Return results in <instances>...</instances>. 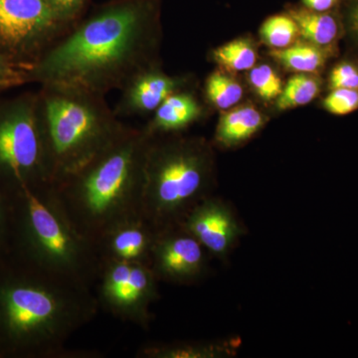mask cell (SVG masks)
I'll list each match as a JSON object with an SVG mask.
<instances>
[{"mask_svg": "<svg viewBox=\"0 0 358 358\" xmlns=\"http://www.w3.org/2000/svg\"><path fill=\"white\" fill-rule=\"evenodd\" d=\"M53 185L37 93L0 103V193L13 199Z\"/></svg>", "mask_w": 358, "mask_h": 358, "instance_id": "7", "label": "cell"}, {"mask_svg": "<svg viewBox=\"0 0 358 358\" xmlns=\"http://www.w3.org/2000/svg\"><path fill=\"white\" fill-rule=\"evenodd\" d=\"M270 56L294 74L320 75L329 61L338 58L339 50L324 48L310 42H296L284 49H273Z\"/></svg>", "mask_w": 358, "mask_h": 358, "instance_id": "18", "label": "cell"}, {"mask_svg": "<svg viewBox=\"0 0 358 358\" xmlns=\"http://www.w3.org/2000/svg\"><path fill=\"white\" fill-rule=\"evenodd\" d=\"M205 98L216 109L228 110L236 107L244 96L238 80L221 71H214L205 82Z\"/></svg>", "mask_w": 358, "mask_h": 358, "instance_id": "21", "label": "cell"}, {"mask_svg": "<svg viewBox=\"0 0 358 358\" xmlns=\"http://www.w3.org/2000/svg\"><path fill=\"white\" fill-rule=\"evenodd\" d=\"M150 140L143 128L129 126L102 154L53 185L68 217L94 243L117 224L143 216Z\"/></svg>", "mask_w": 358, "mask_h": 358, "instance_id": "3", "label": "cell"}, {"mask_svg": "<svg viewBox=\"0 0 358 358\" xmlns=\"http://www.w3.org/2000/svg\"><path fill=\"white\" fill-rule=\"evenodd\" d=\"M159 284L150 266L106 261L94 285V293L100 310L148 329L154 320L150 308L159 299Z\"/></svg>", "mask_w": 358, "mask_h": 358, "instance_id": "9", "label": "cell"}, {"mask_svg": "<svg viewBox=\"0 0 358 358\" xmlns=\"http://www.w3.org/2000/svg\"><path fill=\"white\" fill-rule=\"evenodd\" d=\"M306 8L317 13H331L338 10L341 0H303Z\"/></svg>", "mask_w": 358, "mask_h": 358, "instance_id": "30", "label": "cell"}, {"mask_svg": "<svg viewBox=\"0 0 358 358\" xmlns=\"http://www.w3.org/2000/svg\"><path fill=\"white\" fill-rule=\"evenodd\" d=\"M217 181L215 152L202 136H150L145 164L143 216L157 231L178 226Z\"/></svg>", "mask_w": 358, "mask_h": 358, "instance_id": "6", "label": "cell"}, {"mask_svg": "<svg viewBox=\"0 0 358 358\" xmlns=\"http://www.w3.org/2000/svg\"><path fill=\"white\" fill-rule=\"evenodd\" d=\"M322 106L327 113L338 117L353 114L358 110V90H329V93L322 99Z\"/></svg>", "mask_w": 358, "mask_h": 358, "instance_id": "25", "label": "cell"}, {"mask_svg": "<svg viewBox=\"0 0 358 358\" xmlns=\"http://www.w3.org/2000/svg\"><path fill=\"white\" fill-rule=\"evenodd\" d=\"M249 83L263 101H275L281 95L282 82L281 77L272 66L256 65L249 71Z\"/></svg>", "mask_w": 358, "mask_h": 358, "instance_id": "24", "label": "cell"}, {"mask_svg": "<svg viewBox=\"0 0 358 358\" xmlns=\"http://www.w3.org/2000/svg\"><path fill=\"white\" fill-rule=\"evenodd\" d=\"M72 26L48 0H0V51L26 70Z\"/></svg>", "mask_w": 358, "mask_h": 358, "instance_id": "8", "label": "cell"}, {"mask_svg": "<svg viewBox=\"0 0 358 358\" xmlns=\"http://www.w3.org/2000/svg\"><path fill=\"white\" fill-rule=\"evenodd\" d=\"M162 31L152 0H117L96 9L30 66L27 83L61 84L106 96L160 64Z\"/></svg>", "mask_w": 358, "mask_h": 358, "instance_id": "1", "label": "cell"}, {"mask_svg": "<svg viewBox=\"0 0 358 358\" xmlns=\"http://www.w3.org/2000/svg\"><path fill=\"white\" fill-rule=\"evenodd\" d=\"M99 310L91 287L0 255V358L96 357L66 343Z\"/></svg>", "mask_w": 358, "mask_h": 358, "instance_id": "2", "label": "cell"}, {"mask_svg": "<svg viewBox=\"0 0 358 358\" xmlns=\"http://www.w3.org/2000/svg\"><path fill=\"white\" fill-rule=\"evenodd\" d=\"M267 122L268 117L254 106H236L225 110L219 119L214 145L226 150L241 147L258 134Z\"/></svg>", "mask_w": 358, "mask_h": 358, "instance_id": "16", "label": "cell"}, {"mask_svg": "<svg viewBox=\"0 0 358 358\" xmlns=\"http://www.w3.org/2000/svg\"><path fill=\"white\" fill-rule=\"evenodd\" d=\"M48 2L60 20L74 25L80 20L86 0H48Z\"/></svg>", "mask_w": 358, "mask_h": 358, "instance_id": "28", "label": "cell"}, {"mask_svg": "<svg viewBox=\"0 0 358 358\" xmlns=\"http://www.w3.org/2000/svg\"><path fill=\"white\" fill-rule=\"evenodd\" d=\"M264 43L272 49H284L296 43L301 36L296 21L289 14L271 16L261 27Z\"/></svg>", "mask_w": 358, "mask_h": 358, "instance_id": "22", "label": "cell"}, {"mask_svg": "<svg viewBox=\"0 0 358 358\" xmlns=\"http://www.w3.org/2000/svg\"><path fill=\"white\" fill-rule=\"evenodd\" d=\"M203 114V106L193 89L182 90L169 96L143 129L150 136L181 134Z\"/></svg>", "mask_w": 358, "mask_h": 358, "instance_id": "14", "label": "cell"}, {"mask_svg": "<svg viewBox=\"0 0 358 358\" xmlns=\"http://www.w3.org/2000/svg\"><path fill=\"white\" fill-rule=\"evenodd\" d=\"M296 21L300 35L305 41L324 48L339 50L343 41V28L338 10L317 13L308 8H294L289 11Z\"/></svg>", "mask_w": 358, "mask_h": 358, "instance_id": "17", "label": "cell"}, {"mask_svg": "<svg viewBox=\"0 0 358 358\" xmlns=\"http://www.w3.org/2000/svg\"><path fill=\"white\" fill-rule=\"evenodd\" d=\"M192 78L171 76L162 64L150 66L134 75L120 91L121 96L114 108L121 117H145L152 115L169 96L192 88Z\"/></svg>", "mask_w": 358, "mask_h": 358, "instance_id": "12", "label": "cell"}, {"mask_svg": "<svg viewBox=\"0 0 358 358\" xmlns=\"http://www.w3.org/2000/svg\"><path fill=\"white\" fill-rule=\"evenodd\" d=\"M324 83L320 75L294 74L275 100V107L280 110H287L307 106L320 96Z\"/></svg>", "mask_w": 358, "mask_h": 358, "instance_id": "19", "label": "cell"}, {"mask_svg": "<svg viewBox=\"0 0 358 358\" xmlns=\"http://www.w3.org/2000/svg\"><path fill=\"white\" fill-rule=\"evenodd\" d=\"M346 52L358 56V0H341L338 8Z\"/></svg>", "mask_w": 358, "mask_h": 358, "instance_id": "26", "label": "cell"}, {"mask_svg": "<svg viewBox=\"0 0 358 358\" xmlns=\"http://www.w3.org/2000/svg\"><path fill=\"white\" fill-rule=\"evenodd\" d=\"M240 338L150 343L136 352L138 358H230L236 357Z\"/></svg>", "mask_w": 358, "mask_h": 358, "instance_id": "15", "label": "cell"}, {"mask_svg": "<svg viewBox=\"0 0 358 358\" xmlns=\"http://www.w3.org/2000/svg\"><path fill=\"white\" fill-rule=\"evenodd\" d=\"M25 83H27L25 68L0 51V92Z\"/></svg>", "mask_w": 358, "mask_h": 358, "instance_id": "27", "label": "cell"}, {"mask_svg": "<svg viewBox=\"0 0 358 358\" xmlns=\"http://www.w3.org/2000/svg\"><path fill=\"white\" fill-rule=\"evenodd\" d=\"M10 225L11 199L0 193V255L8 250Z\"/></svg>", "mask_w": 358, "mask_h": 358, "instance_id": "29", "label": "cell"}, {"mask_svg": "<svg viewBox=\"0 0 358 358\" xmlns=\"http://www.w3.org/2000/svg\"><path fill=\"white\" fill-rule=\"evenodd\" d=\"M327 88L358 90V56L346 52L329 68Z\"/></svg>", "mask_w": 358, "mask_h": 358, "instance_id": "23", "label": "cell"}, {"mask_svg": "<svg viewBox=\"0 0 358 358\" xmlns=\"http://www.w3.org/2000/svg\"><path fill=\"white\" fill-rule=\"evenodd\" d=\"M6 253L92 289L103 264L98 246L68 217L53 185L26 190L11 199Z\"/></svg>", "mask_w": 358, "mask_h": 358, "instance_id": "4", "label": "cell"}, {"mask_svg": "<svg viewBox=\"0 0 358 358\" xmlns=\"http://www.w3.org/2000/svg\"><path fill=\"white\" fill-rule=\"evenodd\" d=\"M214 62L229 73L247 72L255 67L258 50L251 40L239 38L221 45L212 52Z\"/></svg>", "mask_w": 358, "mask_h": 358, "instance_id": "20", "label": "cell"}, {"mask_svg": "<svg viewBox=\"0 0 358 358\" xmlns=\"http://www.w3.org/2000/svg\"><path fill=\"white\" fill-rule=\"evenodd\" d=\"M201 244L181 226L157 231L150 267L160 282L190 286L208 273V258Z\"/></svg>", "mask_w": 358, "mask_h": 358, "instance_id": "10", "label": "cell"}, {"mask_svg": "<svg viewBox=\"0 0 358 358\" xmlns=\"http://www.w3.org/2000/svg\"><path fill=\"white\" fill-rule=\"evenodd\" d=\"M37 106L53 185L102 154L129 128L105 96L78 87L40 85Z\"/></svg>", "mask_w": 358, "mask_h": 358, "instance_id": "5", "label": "cell"}, {"mask_svg": "<svg viewBox=\"0 0 358 358\" xmlns=\"http://www.w3.org/2000/svg\"><path fill=\"white\" fill-rule=\"evenodd\" d=\"M157 233L143 216L117 224L96 242L102 262L114 261L150 266Z\"/></svg>", "mask_w": 358, "mask_h": 358, "instance_id": "13", "label": "cell"}, {"mask_svg": "<svg viewBox=\"0 0 358 358\" xmlns=\"http://www.w3.org/2000/svg\"><path fill=\"white\" fill-rule=\"evenodd\" d=\"M179 226L192 234L209 255L219 260H226L246 234V228L232 205L213 194L195 205Z\"/></svg>", "mask_w": 358, "mask_h": 358, "instance_id": "11", "label": "cell"}]
</instances>
